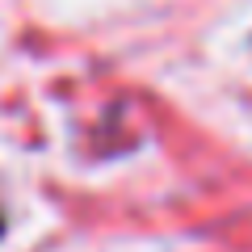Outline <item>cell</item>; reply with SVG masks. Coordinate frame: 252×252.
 <instances>
[{"label":"cell","mask_w":252,"mask_h":252,"mask_svg":"<svg viewBox=\"0 0 252 252\" xmlns=\"http://www.w3.org/2000/svg\"><path fill=\"white\" fill-rule=\"evenodd\" d=\"M0 227H4V223H0Z\"/></svg>","instance_id":"obj_1"}]
</instances>
